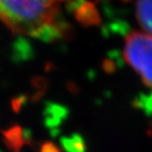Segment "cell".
I'll use <instances>...</instances> for the list:
<instances>
[{
  "label": "cell",
  "instance_id": "277c9868",
  "mask_svg": "<svg viewBox=\"0 0 152 152\" xmlns=\"http://www.w3.org/2000/svg\"><path fill=\"white\" fill-rule=\"evenodd\" d=\"M136 107L144 110L148 116L152 115V94L149 96H142V99L136 102Z\"/></svg>",
  "mask_w": 152,
  "mask_h": 152
},
{
  "label": "cell",
  "instance_id": "6da1fadb",
  "mask_svg": "<svg viewBox=\"0 0 152 152\" xmlns=\"http://www.w3.org/2000/svg\"><path fill=\"white\" fill-rule=\"evenodd\" d=\"M61 0H0V21L13 32L51 37L59 32Z\"/></svg>",
  "mask_w": 152,
  "mask_h": 152
},
{
  "label": "cell",
  "instance_id": "7a4b0ae2",
  "mask_svg": "<svg viewBox=\"0 0 152 152\" xmlns=\"http://www.w3.org/2000/svg\"><path fill=\"white\" fill-rule=\"evenodd\" d=\"M124 56L142 83L152 88V35L145 32H132L126 37Z\"/></svg>",
  "mask_w": 152,
  "mask_h": 152
},
{
  "label": "cell",
  "instance_id": "3957f363",
  "mask_svg": "<svg viewBox=\"0 0 152 152\" xmlns=\"http://www.w3.org/2000/svg\"><path fill=\"white\" fill-rule=\"evenodd\" d=\"M135 15L145 33L152 35V0H137Z\"/></svg>",
  "mask_w": 152,
  "mask_h": 152
}]
</instances>
